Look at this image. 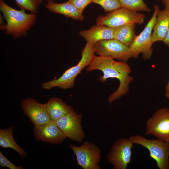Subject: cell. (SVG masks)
I'll return each instance as SVG.
<instances>
[{"instance_id": "7c38bea8", "label": "cell", "mask_w": 169, "mask_h": 169, "mask_svg": "<svg viewBox=\"0 0 169 169\" xmlns=\"http://www.w3.org/2000/svg\"><path fill=\"white\" fill-rule=\"evenodd\" d=\"M21 108L34 125H39L50 121L46 103L41 104L33 98H29L21 101Z\"/></svg>"}, {"instance_id": "9a60e30c", "label": "cell", "mask_w": 169, "mask_h": 169, "mask_svg": "<svg viewBox=\"0 0 169 169\" xmlns=\"http://www.w3.org/2000/svg\"><path fill=\"white\" fill-rule=\"evenodd\" d=\"M169 27V8L165 7L163 10H158L152 34V42L163 41Z\"/></svg>"}, {"instance_id": "cb8c5ba5", "label": "cell", "mask_w": 169, "mask_h": 169, "mask_svg": "<svg viewBox=\"0 0 169 169\" xmlns=\"http://www.w3.org/2000/svg\"><path fill=\"white\" fill-rule=\"evenodd\" d=\"M0 166L1 167H6L10 169H23L20 165L17 166L8 160L0 151Z\"/></svg>"}, {"instance_id": "9c48e42d", "label": "cell", "mask_w": 169, "mask_h": 169, "mask_svg": "<svg viewBox=\"0 0 169 169\" xmlns=\"http://www.w3.org/2000/svg\"><path fill=\"white\" fill-rule=\"evenodd\" d=\"M133 144L129 138H122L115 141L107 155L108 162L113 169H126L131 161Z\"/></svg>"}, {"instance_id": "6da1fadb", "label": "cell", "mask_w": 169, "mask_h": 169, "mask_svg": "<svg viewBox=\"0 0 169 169\" xmlns=\"http://www.w3.org/2000/svg\"><path fill=\"white\" fill-rule=\"evenodd\" d=\"M85 70L87 72L95 70L101 71L103 75L99 77V79L102 82H105L110 78H116L119 80V85L117 90L108 97L110 105L128 92L129 84L134 79L133 77L129 75L131 69L127 63L99 56H95Z\"/></svg>"}, {"instance_id": "f1b7e54d", "label": "cell", "mask_w": 169, "mask_h": 169, "mask_svg": "<svg viewBox=\"0 0 169 169\" xmlns=\"http://www.w3.org/2000/svg\"><path fill=\"white\" fill-rule=\"evenodd\" d=\"M55 0H43V1H46V2H49L51 1H54Z\"/></svg>"}, {"instance_id": "7402d4cb", "label": "cell", "mask_w": 169, "mask_h": 169, "mask_svg": "<svg viewBox=\"0 0 169 169\" xmlns=\"http://www.w3.org/2000/svg\"><path fill=\"white\" fill-rule=\"evenodd\" d=\"M93 3L100 5L105 12H110L121 8L119 0H93Z\"/></svg>"}, {"instance_id": "4316f807", "label": "cell", "mask_w": 169, "mask_h": 169, "mask_svg": "<svg viewBox=\"0 0 169 169\" xmlns=\"http://www.w3.org/2000/svg\"><path fill=\"white\" fill-rule=\"evenodd\" d=\"M165 96L169 100V80L166 87Z\"/></svg>"}, {"instance_id": "d6986e66", "label": "cell", "mask_w": 169, "mask_h": 169, "mask_svg": "<svg viewBox=\"0 0 169 169\" xmlns=\"http://www.w3.org/2000/svg\"><path fill=\"white\" fill-rule=\"evenodd\" d=\"M13 133L12 126L5 129H0V146L4 148H11L17 152L21 157H26V152L16 142Z\"/></svg>"}, {"instance_id": "8992f818", "label": "cell", "mask_w": 169, "mask_h": 169, "mask_svg": "<svg viewBox=\"0 0 169 169\" xmlns=\"http://www.w3.org/2000/svg\"><path fill=\"white\" fill-rule=\"evenodd\" d=\"M154 9L153 15L145 27L138 35L136 36L129 47L132 57L134 59L137 58L141 54L143 59L145 60L150 59L152 55V31L159 9L158 6L154 5Z\"/></svg>"}, {"instance_id": "484cf974", "label": "cell", "mask_w": 169, "mask_h": 169, "mask_svg": "<svg viewBox=\"0 0 169 169\" xmlns=\"http://www.w3.org/2000/svg\"><path fill=\"white\" fill-rule=\"evenodd\" d=\"M163 42L166 45L169 47V27Z\"/></svg>"}, {"instance_id": "3957f363", "label": "cell", "mask_w": 169, "mask_h": 169, "mask_svg": "<svg viewBox=\"0 0 169 169\" xmlns=\"http://www.w3.org/2000/svg\"><path fill=\"white\" fill-rule=\"evenodd\" d=\"M93 45L90 43L86 42L81 50V58L78 63L67 69L58 78L44 82L41 84V87L47 90L55 87L63 90L73 88L76 77L84 69L90 64L95 56Z\"/></svg>"}, {"instance_id": "5bb4252c", "label": "cell", "mask_w": 169, "mask_h": 169, "mask_svg": "<svg viewBox=\"0 0 169 169\" xmlns=\"http://www.w3.org/2000/svg\"><path fill=\"white\" fill-rule=\"evenodd\" d=\"M115 28H112L103 25L96 24L89 29L82 30L79 33L84 38L86 42L93 45L96 42L103 40L114 38Z\"/></svg>"}, {"instance_id": "603a6c76", "label": "cell", "mask_w": 169, "mask_h": 169, "mask_svg": "<svg viewBox=\"0 0 169 169\" xmlns=\"http://www.w3.org/2000/svg\"><path fill=\"white\" fill-rule=\"evenodd\" d=\"M93 0H68L73 4L80 12L83 13L86 7L93 3Z\"/></svg>"}, {"instance_id": "ac0fdd59", "label": "cell", "mask_w": 169, "mask_h": 169, "mask_svg": "<svg viewBox=\"0 0 169 169\" xmlns=\"http://www.w3.org/2000/svg\"><path fill=\"white\" fill-rule=\"evenodd\" d=\"M136 24H126L115 28L114 38L129 47L136 36L135 33Z\"/></svg>"}, {"instance_id": "5b68a950", "label": "cell", "mask_w": 169, "mask_h": 169, "mask_svg": "<svg viewBox=\"0 0 169 169\" xmlns=\"http://www.w3.org/2000/svg\"><path fill=\"white\" fill-rule=\"evenodd\" d=\"M145 18L143 13L121 7L109 12L105 16L99 15L96 23V24L114 28L129 24L142 25L144 23Z\"/></svg>"}, {"instance_id": "8fae6325", "label": "cell", "mask_w": 169, "mask_h": 169, "mask_svg": "<svg viewBox=\"0 0 169 169\" xmlns=\"http://www.w3.org/2000/svg\"><path fill=\"white\" fill-rule=\"evenodd\" d=\"M82 116L81 113L78 114L73 110L55 122L66 137L82 142L85 135L81 124Z\"/></svg>"}, {"instance_id": "4fadbf2b", "label": "cell", "mask_w": 169, "mask_h": 169, "mask_svg": "<svg viewBox=\"0 0 169 169\" xmlns=\"http://www.w3.org/2000/svg\"><path fill=\"white\" fill-rule=\"evenodd\" d=\"M34 134L36 139L39 141L52 144L62 143L66 137L55 122L51 120L39 125H34Z\"/></svg>"}, {"instance_id": "30bf717a", "label": "cell", "mask_w": 169, "mask_h": 169, "mask_svg": "<svg viewBox=\"0 0 169 169\" xmlns=\"http://www.w3.org/2000/svg\"><path fill=\"white\" fill-rule=\"evenodd\" d=\"M146 135H151L157 139L169 142V109L157 110L146 122Z\"/></svg>"}, {"instance_id": "83f0119b", "label": "cell", "mask_w": 169, "mask_h": 169, "mask_svg": "<svg viewBox=\"0 0 169 169\" xmlns=\"http://www.w3.org/2000/svg\"><path fill=\"white\" fill-rule=\"evenodd\" d=\"M163 4L165 5V7L169 8V0H161Z\"/></svg>"}, {"instance_id": "2e32d148", "label": "cell", "mask_w": 169, "mask_h": 169, "mask_svg": "<svg viewBox=\"0 0 169 169\" xmlns=\"http://www.w3.org/2000/svg\"><path fill=\"white\" fill-rule=\"evenodd\" d=\"M45 7L51 12L62 14L74 20L83 21L84 18L82 13L68 1L60 3L51 1L48 2Z\"/></svg>"}, {"instance_id": "44dd1931", "label": "cell", "mask_w": 169, "mask_h": 169, "mask_svg": "<svg viewBox=\"0 0 169 169\" xmlns=\"http://www.w3.org/2000/svg\"><path fill=\"white\" fill-rule=\"evenodd\" d=\"M18 7L20 9L29 11L36 14L43 0H15Z\"/></svg>"}, {"instance_id": "7a4b0ae2", "label": "cell", "mask_w": 169, "mask_h": 169, "mask_svg": "<svg viewBox=\"0 0 169 169\" xmlns=\"http://www.w3.org/2000/svg\"><path fill=\"white\" fill-rule=\"evenodd\" d=\"M0 10L7 22L5 33L14 39L26 36L27 32L34 26L37 20L36 14L26 13L22 9L16 10L3 0H0Z\"/></svg>"}, {"instance_id": "277c9868", "label": "cell", "mask_w": 169, "mask_h": 169, "mask_svg": "<svg viewBox=\"0 0 169 169\" xmlns=\"http://www.w3.org/2000/svg\"><path fill=\"white\" fill-rule=\"evenodd\" d=\"M134 144L141 145L146 148L150 156L156 162L159 169H169V142L157 139L149 140L139 135L129 138Z\"/></svg>"}, {"instance_id": "ba28073f", "label": "cell", "mask_w": 169, "mask_h": 169, "mask_svg": "<svg viewBox=\"0 0 169 169\" xmlns=\"http://www.w3.org/2000/svg\"><path fill=\"white\" fill-rule=\"evenodd\" d=\"M76 156L77 164L84 169H100L101 152L95 144L85 141L79 146H69Z\"/></svg>"}, {"instance_id": "52a82bcc", "label": "cell", "mask_w": 169, "mask_h": 169, "mask_svg": "<svg viewBox=\"0 0 169 169\" xmlns=\"http://www.w3.org/2000/svg\"><path fill=\"white\" fill-rule=\"evenodd\" d=\"M95 54L99 56L127 63L132 57L129 47L113 38L98 41L93 45Z\"/></svg>"}, {"instance_id": "ffe728a7", "label": "cell", "mask_w": 169, "mask_h": 169, "mask_svg": "<svg viewBox=\"0 0 169 169\" xmlns=\"http://www.w3.org/2000/svg\"><path fill=\"white\" fill-rule=\"evenodd\" d=\"M121 7L136 11H142L151 12V9L143 0H119Z\"/></svg>"}, {"instance_id": "d4e9b609", "label": "cell", "mask_w": 169, "mask_h": 169, "mask_svg": "<svg viewBox=\"0 0 169 169\" xmlns=\"http://www.w3.org/2000/svg\"><path fill=\"white\" fill-rule=\"evenodd\" d=\"M3 17L0 14V29L3 30H6L7 24L6 23L3 19Z\"/></svg>"}, {"instance_id": "e0dca14e", "label": "cell", "mask_w": 169, "mask_h": 169, "mask_svg": "<svg viewBox=\"0 0 169 169\" xmlns=\"http://www.w3.org/2000/svg\"><path fill=\"white\" fill-rule=\"evenodd\" d=\"M46 105L50 119L55 122L74 110L62 99L55 97L50 98Z\"/></svg>"}]
</instances>
